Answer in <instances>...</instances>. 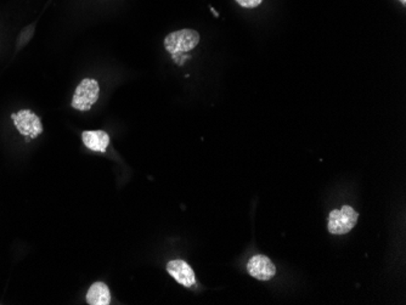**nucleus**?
<instances>
[{
	"label": "nucleus",
	"instance_id": "nucleus-2",
	"mask_svg": "<svg viewBox=\"0 0 406 305\" xmlns=\"http://www.w3.org/2000/svg\"><path fill=\"white\" fill-rule=\"evenodd\" d=\"M100 94V87L97 80L85 78L75 88V95L72 99V107L78 111H89L97 101Z\"/></svg>",
	"mask_w": 406,
	"mask_h": 305
},
{
	"label": "nucleus",
	"instance_id": "nucleus-5",
	"mask_svg": "<svg viewBox=\"0 0 406 305\" xmlns=\"http://www.w3.org/2000/svg\"><path fill=\"white\" fill-rule=\"evenodd\" d=\"M247 271L254 279L268 281L274 278L276 268L268 256H254L248 261Z\"/></svg>",
	"mask_w": 406,
	"mask_h": 305
},
{
	"label": "nucleus",
	"instance_id": "nucleus-3",
	"mask_svg": "<svg viewBox=\"0 0 406 305\" xmlns=\"http://www.w3.org/2000/svg\"><path fill=\"white\" fill-rule=\"evenodd\" d=\"M359 214L349 206L335 209L328 216V231L332 235L348 234L357 225Z\"/></svg>",
	"mask_w": 406,
	"mask_h": 305
},
{
	"label": "nucleus",
	"instance_id": "nucleus-7",
	"mask_svg": "<svg viewBox=\"0 0 406 305\" xmlns=\"http://www.w3.org/2000/svg\"><path fill=\"white\" fill-rule=\"evenodd\" d=\"M82 140L89 150L95 152H105L110 144L109 134L102 130H85L82 134Z\"/></svg>",
	"mask_w": 406,
	"mask_h": 305
},
{
	"label": "nucleus",
	"instance_id": "nucleus-9",
	"mask_svg": "<svg viewBox=\"0 0 406 305\" xmlns=\"http://www.w3.org/2000/svg\"><path fill=\"white\" fill-rule=\"evenodd\" d=\"M238 4L241 5L242 8H246V9H253V8H257L262 4L263 0H236Z\"/></svg>",
	"mask_w": 406,
	"mask_h": 305
},
{
	"label": "nucleus",
	"instance_id": "nucleus-8",
	"mask_svg": "<svg viewBox=\"0 0 406 305\" xmlns=\"http://www.w3.org/2000/svg\"><path fill=\"white\" fill-rule=\"evenodd\" d=\"M87 301L90 305L110 304V290L104 282L93 283L87 293Z\"/></svg>",
	"mask_w": 406,
	"mask_h": 305
},
{
	"label": "nucleus",
	"instance_id": "nucleus-1",
	"mask_svg": "<svg viewBox=\"0 0 406 305\" xmlns=\"http://www.w3.org/2000/svg\"><path fill=\"white\" fill-rule=\"evenodd\" d=\"M199 43V35L194 30H180L168 35L164 39V46L172 55L186 53L195 49Z\"/></svg>",
	"mask_w": 406,
	"mask_h": 305
},
{
	"label": "nucleus",
	"instance_id": "nucleus-4",
	"mask_svg": "<svg viewBox=\"0 0 406 305\" xmlns=\"http://www.w3.org/2000/svg\"><path fill=\"white\" fill-rule=\"evenodd\" d=\"M13 120L18 132L25 137L35 139L39 134L43 133V125H42L40 118L32 111L23 110L18 113H13Z\"/></svg>",
	"mask_w": 406,
	"mask_h": 305
},
{
	"label": "nucleus",
	"instance_id": "nucleus-10",
	"mask_svg": "<svg viewBox=\"0 0 406 305\" xmlns=\"http://www.w3.org/2000/svg\"><path fill=\"white\" fill-rule=\"evenodd\" d=\"M399 1H400V3H402V4L404 5V6H405V5H406V0H399Z\"/></svg>",
	"mask_w": 406,
	"mask_h": 305
},
{
	"label": "nucleus",
	"instance_id": "nucleus-6",
	"mask_svg": "<svg viewBox=\"0 0 406 305\" xmlns=\"http://www.w3.org/2000/svg\"><path fill=\"white\" fill-rule=\"evenodd\" d=\"M167 270L173 279L185 287H191L196 282L194 270L186 261L180 259L171 261L167 264Z\"/></svg>",
	"mask_w": 406,
	"mask_h": 305
}]
</instances>
